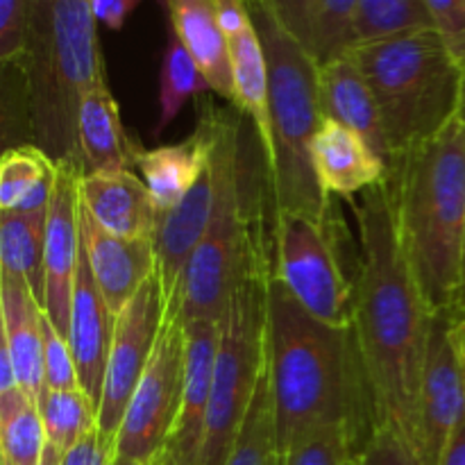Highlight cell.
<instances>
[{
  "label": "cell",
  "mask_w": 465,
  "mask_h": 465,
  "mask_svg": "<svg viewBox=\"0 0 465 465\" xmlns=\"http://www.w3.org/2000/svg\"><path fill=\"white\" fill-rule=\"evenodd\" d=\"M313 168L327 195L352 198L389 177L384 159L348 127L322 121L312 145Z\"/></svg>",
  "instance_id": "obj_22"
},
{
  "label": "cell",
  "mask_w": 465,
  "mask_h": 465,
  "mask_svg": "<svg viewBox=\"0 0 465 465\" xmlns=\"http://www.w3.org/2000/svg\"><path fill=\"white\" fill-rule=\"evenodd\" d=\"M463 420L465 304H454L431 318L418 402V463L439 465L445 445Z\"/></svg>",
  "instance_id": "obj_10"
},
{
  "label": "cell",
  "mask_w": 465,
  "mask_h": 465,
  "mask_svg": "<svg viewBox=\"0 0 465 465\" xmlns=\"http://www.w3.org/2000/svg\"><path fill=\"white\" fill-rule=\"evenodd\" d=\"M395 232L431 312L463 302L465 134L457 116L389 168Z\"/></svg>",
  "instance_id": "obj_4"
},
{
  "label": "cell",
  "mask_w": 465,
  "mask_h": 465,
  "mask_svg": "<svg viewBox=\"0 0 465 465\" xmlns=\"http://www.w3.org/2000/svg\"><path fill=\"white\" fill-rule=\"evenodd\" d=\"M80 223L82 245L89 257L95 284L114 316H118L123 307L134 298L136 291L145 284V280L157 271L153 241L109 234L84 207H80Z\"/></svg>",
  "instance_id": "obj_17"
},
{
  "label": "cell",
  "mask_w": 465,
  "mask_h": 465,
  "mask_svg": "<svg viewBox=\"0 0 465 465\" xmlns=\"http://www.w3.org/2000/svg\"><path fill=\"white\" fill-rule=\"evenodd\" d=\"M82 207L109 234L153 241L159 212L143 180L132 171L84 173L80 180Z\"/></svg>",
  "instance_id": "obj_18"
},
{
  "label": "cell",
  "mask_w": 465,
  "mask_h": 465,
  "mask_svg": "<svg viewBox=\"0 0 465 465\" xmlns=\"http://www.w3.org/2000/svg\"><path fill=\"white\" fill-rule=\"evenodd\" d=\"M207 89L209 82L204 80L195 59L191 57L184 44L171 32L166 53H163L162 73H159V118L154 134H162L175 121L186 100Z\"/></svg>",
  "instance_id": "obj_32"
},
{
  "label": "cell",
  "mask_w": 465,
  "mask_h": 465,
  "mask_svg": "<svg viewBox=\"0 0 465 465\" xmlns=\"http://www.w3.org/2000/svg\"><path fill=\"white\" fill-rule=\"evenodd\" d=\"M318 91H321L322 118L357 132L391 168L393 154H391L380 107L366 77L361 75L350 54L322 64L318 73Z\"/></svg>",
  "instance_id": "obj_20"
},
{
  "label": "cell",
  "mask_w": 465,
  "mask_h": 465,
  "mask_svg": "<svg viewBox=\"0 0 465 465\" xmlns=\"http://www.w3.org/2000/svg\"><path fill=\"white\" fill-rule=\"evenodd\" d=\"M430 27L434 18L425 0H357L352 48Z\"/></svg>",
  "instance_id": "obj_30"
},
{
  "label": "cell",
  "mask_w": 465,
  "mask_h": 465,
  "mask_svg": "<svg viewBox=\"0 0 465 465\" xmlns=\"http://www.w3.org/2000/svg\"><path fill=\"white\" fill-rule=\"evenodd\" d=\"M186 339L180 321L163 325L114 440V457L153 465L166 448L182 407Z\"/></svg>",
  "instance_id": "obj_11"
},
{
  "label": "cell",
  "mask_w": 465,
  "mask_h": 465,
  "mask_svg": "<svg viewBox=\"0 0 465 465\" xmlns=\"http://www.w3.org/2000/svg\"><path fill=\"white\" fill-rule=\"evenodd\" d=\"M84 166L57 162L53 198L45 223V293L44 312L54 330L68 341L73 286L82 257L80 180Z\"/></svg>",
  "instance_id": "obj_13"
},
{
  "label": "cell",
  "mask_w": 465,
  "mask_h": 465,
  "mask_svg": "<svg viewBox=\"0 0 465 465\" xmlns=\"http://www.w3.org/2000/svg\"><path fill=\"white\" fill-rule=\"evenodd\" d=\"M114 461V440L100 434L98 430L73 445L64 452V465H112Z\"/></svg>",
  "instance_id": "obj_40"
},
{
  "label": "cell",
  "mask_w": 465,
  "mask_h": 465,
  "mask_svg": "<svg viewBox=\"0 0 465 465\" xmlns=\"http://www.w3.org/2000/svg\"><path fill=\"white\" fill-rule=\"evenodd\" d=\"M357 0H316L309 53L318 66L348 54L354 41Z\"/></svg>",
  "instance_id": "obj_33"
},
{
  "label": "cell",
  "mask_w": 465,
  "mask_h": 465,
  "mask_svg": "<svg viewBox=\"0 0 465 465\" xmlns=\"http://www.w3.org/2000/svg\"><path fill=\"white\" fill-rule=\"evenodd\" d=\"M139 3L141 0H91V7H94L95 21L112 30H121L123 23L132 16Z\"/></svg>",
  "instance_id": "obj_41"
},
{
  "label": "cell",
  "mask_w": 465,
  "mask_h": 465,
  "mask_svg": "<svg viewBox=\"0 0 465 465\" xmlns=\"http://www.w3.org/2000/svg\"><path fill=\"white\" fill-rule=\"evenodd\" d=\"M213 145L212 114L204 109L198 127L180 143L136 153V168L143 175L159 216L175 209L207 168Z\"/></svg>",
  "instance_id": "obj_21"
},
{
  "label": "cell",
  "mask_w": 465,
  "mask_h": 465,
  "mask_svg": "<svg viewBox=\"0 0 465 465\" xmlns=\"http://www.w3.org/2000/svg\"><path fill=\"white\" fill-rule=\"evenodd\" d=\"M163 322H166V300H163L162 282L154 271L136 291L134 298L123 307L114 325L103 398L98 407V431L107 439L116 440L127 404L157 348Z\"/></svg>",
  "instance_id": "obj_12"
},
{
  "label": "cell",
  "mask_w": 465,
  "mask_h": 465,
  "mask_svg": "<svg viewBox=\"0 0 465 465\" xmlns=\"http://www.w3.org/2000/svg\"><path fill=\"white\" fill-rule=\"evenodd\" d=\"M252 21V18H250ZM230 64L234 80V104L248 116L259 134L262 148L271 143V112H268V59L262 36L250 23L230 36Z\"/></svg>",
  "instance_id": "obj_26"
},
{
  "label": "cell",
  "mask_w": 465,
  "mask_h": 465,
  "mask_svg": "<svg viewBox=\"0 0 465 465\" xmlns=\"http://www.w3.org/2000/svg\"><path fill=\"white\" fill-rule=\"evenodd\" d=\"M359 448L361 440L348 427H321L280 454V465H352Z\"/></svg>",
  "instance_id": "obj_34"
},
{
  "label": "cell",
  "mask_w": 465,
  "mask_h": 465,
  "mask_svg": "<svg viewBox=\"0 0 465 465\" xmlns=\"http://www.w3.org/2000/svg\"><path fill=\"white\" fill-rule=\"evenodd\" d=\"M348 54L375 95L393 162L457 116L463 64L436 27L354 45Z\"/></svg>",
  "instance_id": "obj_7"
},
{
  "label": "cell",
  "mask_w": 465,
  "mask_h": 465,
  "mask_svg": "<svg viewBox=\"0 0 465 465\" xmlns=\"http://www.w3.org/2000/svg\"><path fill=\"white\" fill-rule=\"evenodd\" d=\"M262 3L271 9V14L280 21V25L286 32H291L309 50L316 0H262Z\"/></svg>",
  "instance_id": "obj_39"
},
{
  "label": "cell",
  "mask_w": 465,
  "mask_h": 465,
  "mask_svg": "<svg viewBox=\"0 0 465 465\" xmlns=\"http://www.w3.org/2000/svg\"><path fill=\"white\" fill-rule=\"evenodd\" d=\"M439 465H465V420L457 427L452 439L445 445Z\"/></svg>",
  "instance_id": "obj_43"
},
{
  "label": "cell",
  "mask_w": 465,
  "mask_h": 465,
  "mask_svg": "<svg viewBox=\"0 0 465 465\" xmlns=\"http://www.w3.org/2000/svg\"><path fill=\"white\" fill-rule=\"evenodd\" d=\"M45 445L35 400L21 389L0 393V465H41Z\"/></svg>",
  "instance_id": "obj_28"
},
{
  "label": "cell",
  "mask_w": 465,
  "mask_h": 465,
  "mask_svg": "<svg viewBox=\"0 0 465 465\" xmlns=\"http://www.w3.org/2000/svg\"><path fill=\"white\" fill-rule=\"evenodd\" d=\"M44 318L25 282L0 272V343L12 359L18 389L35 402L44 391Z\"/></svg>",
  "instance_id": "obj_19"
},
{
  "label": "cell",
  "mask_w": 465,
  "mask_h": 465,
  "mask_svg": "<svg viewBox=\"0 0 465 465\" xmlns=\"http://www.w3.org/2000/svg\"><path fill=\"white\" fill-rule=\"evenodd\" d=\"M248 5L254 30L268 59V112L271 143L263 150L271 189V212L330 216V195L322 191L312 159V145L322 125L318 66L307 48L280 25L271 9Z\"/></svg>",
  "instance_id": "obj_6"
},
{
  "label": "cell",
  "mask_w": 465,
  "mask_h": 465,
  "mask_svg": "<svg viewBox=\"0 0 465 465\" xmlns=\"http://www.w3.org/2000/svg\"><path fill=\"white\" fill-rule=\"evenodd\" d=\"M218 14V23H221L223 32L230 36H234L236 32H241L243 27H248L250 23V12L245 0H213Z\"/></svg>",
  "instance_id": "obj_42"
},
{
  "label": "cell",
  "mask_w": 465,
  "mask_h": 465,
  "mask_svg": "<svg viewBox=\"0 0 465 465\" xmlns=\"http://www.w3.org/2000/svg\"><path fill=\"white\" fill-rule=\"evenodd\" d=\"M153 465H180V463H177L175 459L168 457L166 452H162V454H159V457H157V461H154Z\"/></svg>",
  "instance_id": "obj_46"
},
{
  "label": "cell",
  "mask_w": 465,
  "mask_h": 465,
  "mask_svg": "<svg viewBox=\"0 0 465 465\" xmlns=\"http://www.w3.org/2000/svg\"><path fill=\"white\" fill-rule=\"evenodd\" d=\"M352 465H420L409 445L395 434L391 427L375 425L359 452L354 454Z\"/></svg>",
  "instance_id": "obj_37"
},
{
  "label": "cell",
  "mask_w": 465,
  "mask_h": 465,
  "mask_svg": "<svg viewBox=\"0 0 465 465\" xmlns=\"http://www.w3.org/2000/svg\"><path fill=\"white\" fill-rule=\"evenodd\" d=\"M209 112L216 195L207 232L182 282L180 322H223L241 284L272 262L262 236V198H271L266 159H257L239 118L212 107Z\"/></svg>",
  "instance_id": "obj_3"
},
{
  "label": "cell",
  "mask_w": 465,
  "mask_h": 465,
  "mask_svg": "<svg viewBox=\"0 0 465 465\" xmlns=\"http://www.w3.org/2000/svg\"><path fill=\"white\" fill-rule=\"evenodd\" d=\"M272 275L313 316L339 330L354 327V284L339 257L331 213L272 216Z\"/></svg>",
  "instance_id": "obj_9"
},
{
  "label": "cell",
  "mask_w": 465,
  "mask_h": 465,
  "mask_svg": "<svg viewBox=\"0 0 465 465\" xmlns=\"http://www.w3.org/2000/svg\"><path fill=\"white\" fill-rule=\"evenodd\" d=\"M352 207L361 248L352 330L377 425L391 427L416 457L422 366L434 312L398 241L386 182L363 191Z\"/></svg>",
  "instance_id": "obj_1"
},
{
  "label": "cell",
  "mask_w": 465,
  "mask_h": 465,
  "mask_svg": "<svg viewBox=\"0 0 465 465\" xmlns=\"http://www.w3.org/2000/svg\"><path fill=\"white\" fill-rule=\"evenodd\" d=\"M44 389H80L71 345L54 330L48 316L44 318Z\"/></svg>",
  "instance_id": "obj_35"
},
{
  "label": "cell",
  "mask_w": 465,
  "mask_h": 465,
  "mask_svg": "<svg viewBox=\"0 0 465 465\" xmlns=\"http://www.w3.org/2000/svg\"><path fill=\"white\" fill-rule=\"evenodd\" d=\"M434 27L450 45L454 57L465 64V0H425Z\"/></svg>",
  "instance_id": "obj_38"
},
{
  "label": "cell",
  "mask_w": 465,
  "mask_h": 465,
  "mask_svg": "<svg viewBox=\"0 0 465 465\" xmlns=\"http://www.w3.org/2000/svg\"><path fill=\"white\" fill-rule=\"evenodd\" d=\"M45 440L62 452H68L84 436L98 430V407L82 389H44L36 400Z\"/></svg>",
  "instance_id": "obj_29"
},
{
  "label": "cell",
  "mask_w": 465,
  "mask_h": 465,
  "mask_svg": "<svg viewBox=\"0 0 465 465\" xmlns=\"http://www.w3.org/2000/svg\"><path fill=\"white\" fill-rule=\"evenodd\" d=\"M182 325L186 339L184 389H182L180 416L163 452L180 465H198L209 398H212L213 366L221 348V322L191 321Z\"/></svg>",
  "instance_id": "obj_15"
},
{
  "label": "cell",
  "mask_w": 465,
  "mask_h": 465,
  "mask_svg": "<svg viewBox=\"0 0 465 465\" xmlns=\"http://www.w3.org/2000/svg\"><path fill=\"white\" fill-rule=\"evenodd\" d=\"M57 163L35 143L16 145L0 162V212L48 209Z\"/></svg>",
  "instance_id": "obj_27"
},
{
  "label": "cell",
  "mask_w": 465,
  "mask_h": 465,
  "mask_svg": "<svg viewBox=\"0 0 465 465\" xmlns=\"http://www.w3.org/2000/svg\"><path fill=\"white\" fill-rule=\"evenodd\" d=\"M457 121H459V125H461V130H463V134H465V64H463V73H461V89H459Z\"/></svg>",
  "instance_id": "obj_45"
},
{
  "label": "cell",
  "mask_w": 465,
  "mask_h": 465,
  "mask_svg": "<svg viewBox=\"0 0 465 465\" xmlns=\"http://www.w3.org/2000/svg\"><path fill=\"white\" fill-rule=\"evenodd\" d=\"M225 465H280L275 411H272L271 381H268V363L263 368V375L259 380L257 391H254L248 416H245L239 439H236Z\"/></svg>",
  "instance_id": "obj_31"
},
{
  "label": "cell",
  "mask_w": 465,
  "mask_h": 465,
  "mask_svg": "<svg viewBox=\"0 0 465 465\" xmlns=\"http://www.w3.org/2000/svg\"><path fill=\"white\" fill-rule=\"evenodd\" d=\"M213 195H216V171H213V162L209 157L207 168L195 182L191 193L175 209L159 216L153 245L154 259H157V277L162 282L163 300H166V322L163 325L177 322L180 318L182 282H184L186 268L207 232Z\"/></svg>",
  "instance_id": "obj_14"
},
{
  "label": "cell",
  "mask_w": 465,
  "mask_h": 465,
  "mask_svg": "<svg viewBox=\"0 0 465 465\" xmlns=\"http://www.w3.org/2000/svg\"><path fill=\"white\" fill-rule=\"evenodd\" d=\"M30 32V0H0V62L14 66L23 57Z\"/></svg>",
  "instance_id": "obj_36"
},
{
  "label": "cell",
  "mask_w": 465,
  "mask_h": 465,
  "mask_svg": "<svg viewBox=\"0 0 465 465\" xmlns=\"http://www.w3.org/2000/svg\"><path fill=\"white\" fill-rule=\"evenodd\" d=\"M171 16L173 35L184 44L203 71L209 89L234 103V80L230 64V39L218 23L213 0H163Z\"/></svg>",
  "instance_id": "obj_23"
},
{
  "label": "cell",
  "mask_w": 465,
  "mask_h": 465,
  "mask_svg": "<svg viewBox=\"0 0 465 465\" xmlns=\"http://www.w3.org/2000/svg\"><path fill=\"white\" fill-rule=\"evenodd\" d=\"M271 266L241 284L221 322L212 398L198 465H225L266 368V300Z\"/></svg>",
  "instance_id": "obj_8"
},
{
  "label": "cell",
  "mask_w": 465,
  "mask_h": 465,
  "mask_svg": "<svg viewBox=\"0 0 465 465\" xmlns=\"http://www.w3.org/2000/svg\"><path fill=\"white\" fill-rule=\"evenodd\" d=\"M41 465H64V452L54 445H45L44 459H41Z\"/></svg>",
  "instance_id": "obj_44"
},
{
  "label": "cell",
  "mask_w": 465,
  "mask_h": 465,
  "mask_svg": "<svg viewBox=\"0 0 465 465\" xmlns=\"http://www.w3.org/2000/svg\"><path fill=\"white\" fill-rule=\"evenodd\" d=\"M77 141L84 173H116L136 166V148L121 123V112L107 80L82 98L77 116Z\"/></svg>",
  "instance_id": "obj_24"
},
{
  "label": "cell",
  "mask_w": 465,
  "mask_h": 465,
  "mask_svg": "<svg viewBox=\"0 0 465 465\" xmlns=\"http://www.w3.org/2000/svg\"><path fill=\"white\" fill-rule=\"evenodd\" d=\"M91 0H30L27 45L16 68L35 145L54 163L77 162L82 98L107 80Z\"/></svg>",
  "instance_id": "obj_5"
},
{
  "label": "cell",
  "mask_w": 465,
  "mask_h": 465,
  "mask_svg": "<svg viewBox=\"0 0 465 465\" xmlns=\"http://www.w3.org/2000/svg\"><path fill=\"white\" fill-rule=\"evenodd\" d=\"M463 302H465V248H463Z\"/></svg>",
  "instance_id": "obj_48"
},
{
  "label": "cell",
  "mask_w": 465,
  "mask_h": 465,
  "mask_svg": "<svg viewBox=\"0 0 465 465\" xmlns=\"http://www.w3.org/2000/svg\"><path fill=\"white\" fill-rule=\"evenodd\" d=\"M114 325H116V316L107 307L98 284H95L89 257L82 245L80 266H77L75 286H73L68 345H71L73 359H75L80 389L89 395L95 407H100V398H103Z\"/></svg>",
  "instance_id": "obj_16"
},
{
  "label": "cell",
  "mask_w": 465,
  "mask_h": 465,
  "mask_svg": "<svg viewBox=\"0 0 465 465\" xmlns=\"http://www.w3.org/2000/svg\"><path fill=\"white\" fill-rule=\"evenodd\" d=\"M266 363L277 450L321 427H348L359 440L377 425L354 330L309 316L275 275L268 277Z\"/></svg>",
  "instance_id": "obj_2"
},
{
  "label": "cell",
  "mask_w": 465,
  "mask_h": 465,
  "mask_svg": "<svg viewBox=\"0 0 465 465\" xmlns=\"http://www.w3.org/2000/svg\"><path fill=\"white\" fill-rule=\"evenodd\" d=\"M112 465H148V463H141V461H132V459H118L114 457Z\"/></svg>",
  "instance_id": "obj_47"
},
{
  "label": "cell",
  "mask_w": 465,
  "mask_h": 465,
  "mask_svg": "<svg viewBox=\"0 0 465 465\" xmlns=\"http://www.w3.org/2000/svg\"><path fill=\"white\" fill-rule=\"evenodd\" d=\"M245 3H254V0H245Z\"/></svg>",
  "instance_id": "obj_49"
},
{
  "label": "cell",
  "mask_w": 465,
  "mask_h": 465,
  "mask_svg": "<svg viewBox=\"0 0 465 465\" xmlns=\"http://www.w3.org/2000/svg\"><path fill=\"white\" fill-rule=\"evenodd\" d=\"M45 223L41 212H0V272L27 284L44 307L45 293Z\"/></svg>",
  "instance_id": "obj_25"
}]
</instances>
